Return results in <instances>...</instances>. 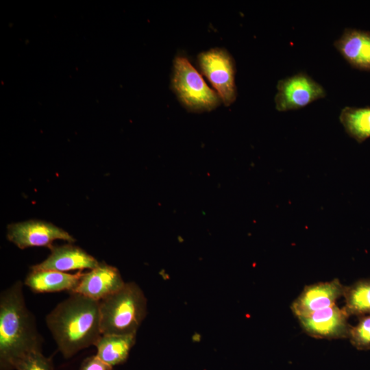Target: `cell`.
I'll list each match as a JSON object with an SVG mask.
<instances>
[{
    "label": "cell",
    "instance_id": "6da1fadb",
    "mask_svg": "<svg viewBox=\"0 0 370 370\" xmlns=\"http://www.w3.org/2000/svg\"><path fill=\"white\" fill-rule=\"evenodd\" d=\"M46 324L58 350L69 358L101 336L99 301L70 293L47 315Z\"/></svg>",
    "mask_w": 370,
    "mask_h": 370
},
{
    "label": "cell",
    "instance_id": "7a4b0ae2",
    "mask_svg": "<svg viewBox=\"0 0 370 370\" xmlns=\"http://www.w3.org/2000/svg\"><path fill=\"white\" fill-rule=\"evenodd\" d=\"M42 338L28 310L23 284L16 281L0 295V370H14L29 353L42 351Z\"/></svg>",
    "mask_w": 370,
    "mask_h": 370
},
{
    "label": "cell",
    "instance_id": "3957f363",
    "mask_svg": "<svg viewBox=\"0 0 370 370\" xmlns=\"http://www.w3.org/2000/svg\"><path fill=\"white\" fill-rule=\"evenodd\" d=\"M102 334H136L147 314V299L135 282H125L119 291L99 301Z\"/></svg>",
    "mask_w": 370,
    "mask_h": 370
},
{
    "label": "cell",
    "instance_id": "277c9868",
    "mask_svg": "<svg viewBox=\"0 0 370 370\" xmlns=\"http://www.w3.org/2000/svg\"><path fill=\"white\" fill-rule=\"evenodd\" d=\"M171 85L180 101L190 111H209L221 101L185 57L177 56L174 60Z\"/></svg>",
    "mask_w": 370,
    "mask_h": 370
},
{
    "label": "cell",
    "instance_id": "5b68a950",
    "mask_svg": "<svg viewBox=\"0 0 370 370\" xmlns=\"http://www.w3.org/2000/svg\"><path fill=\"white\" fill-rule=\"evenodd\" d=\"M202 73L208 79L225 106L236 99L235 64L224 49L215 47L201 52L197 57Z\"/></svg>",
    "mask_w": 370,
    "mask_h": 370
},
{
    "label": "cell",
    "instance_id": "8992f818",
    "mask_svg": "<svg viewBox=\"0 0 370 370\" xmlns=\"http://www.w3.org/2000/svg\"><path fill=\"white\" fill-rule=\"evenodd\" d=\"M277 90L274 100L280 112L304 108L326 95L323 87L303 72L278 81Z\"/></svg>",
    "mask_w": 370,
    "mask_h": 370
},
{
    "label": "cell",
    "instance_id": "52a82bcc",
    "mask_svg": "<svg viewBox=\"0 0 370 370\" xmlns=\"http://www.w3.org/2000/svg\"><path fill=\"white\" fill-rule=\"evenodd\" d=\"M7 238L18 248L45 247L51 249L56 240L73 243L75 239L64 230L41 220H28L10 224Z\"/></svg>",
    "mask_w": 370,
    "mask_h": 370
},
{
    "label": "cell",
    "instance_id": "ba28073f",
    "mask_svg": "<svg viewBox=\"0 0 370 370\" xmlns=\"http://www.w3.org/2000/svg\"><path fill=\"white\" fill-rule=\"evenodd\" d=\"M349 315L336 304L297 318L303 330L316 338H348Z\"/></svg>",
    "mask_w": 370,
    "mask_h": 370
},
{
    "label": "cell",
    "instance_id": "9c48e42d",
    "mask_svg": "<svg viewBox=\"0 0 370 370\" xmlns=\"http://www.w3.org/2000/svg\"><path fill=\"white\" fill-rule=\"evenodd\" d=\"M344 288L345 286L337 278L305 286L291 304V309L297 318L308 316L336 304V300L343 295Z\"/></svg>",
    "mask_w": 370,
    "mask_h": 370
},
{
    "label": "cell",
    "instance_id": "30bf717a",
    "mask_svg": "<svg viewBox=\"0 0 370 370\" xmlns=\"http://www.w3.org/2000/svg\"><path fill=\"white\" fill-rule=\"evenodd\" d=\"M125 284L118 269L102 262L95 268L83 273L78 285L71 293L100 301L119 291Z\"/></svg>",
    "mask_w": 370,
    "mask_h": 370
},
{
    "label": "cell",
    "instance_id": "8fae6325",
    "mask_svg": "<svg viewBox=\"0 0 370 370\" xmlns=\"http://www.w3.org/2000/svg\"><path fill=\"white\" fill-rule=\"evenodd\" d=\"M50 255L42 262L35 264L31 269L54 270L65 272L72 270L92 269L99 262L82 248L65 244L53 246Z\"/></svg>",
    "mask_w": 370,
    "mask_h": 370
},
{
    "label": "cell",
    "instance_id": "7c38bea8",
    "mask_svg": "<svg viewBox=\"0 0 370 370\" xmlns=\"http://www.w3.org/2000/svg\"><path fill=\"white\" fill-rule=\"evenodd\" d=\"M334 45L353 67L370 71V32L345 29Z\"/></svg>",
    "mask_w": 370,
    "mask_h": 370
},
{
    "label": "cell",
    "instance_id": "4fadbf2b",
    "mask_svg": "<svg viewBox=\"0 0 370 370\" xmlns=\"http://www.w3.org/2000/svg\"><path fill=\"white\" fill-rule=\"evenodd\" d=\"M82 275V271L71 274L54 270L31 269L24 284L37 293L64 291L71 293L78 285Z\"/></svg>",
    "mask_w": 370,
    "mask_h": 370
},
{
    "label": "cell",
    "instance_id": "5bb4252c",
    "mask_svg": "<svg viewBox=\"0 0 370 370\" xmlns=\"http://www.w3.org/2000/svg\"><path fill=\"white\" fill-rule=\"evenodd\" d=\"M136 334H102L95 346L97 356L111 367L124 363L136 342Z\"/></svg>",
    "mask_w": 370,
    "mask_h": 370
},
{
    "label": "cell",
    "instance_id": "9a60e30c",
    "mask_svg": "<svg viewBox=\"0 0 370 370\" xmlns=\"http://www.w3.org/2000/svg\"><path fill=\"white\" fill-rule=\"evenodd\" d=\"M339 120L348 135L358 143L370 137V107H345Z\"/></svg>",
    "mask_w": 370,
    "mask_h": 370
},
{
    "label": "cell",
    "instance_id": "2e32d148",
    "mask_svg": "<svg viewBox=\"0 0 370 370\" xmlns=\"http://www.w3.org/2000/svg\"><path fill=\"white\" fill-rule=\"evenodd\" d=\"M344 310L349 316L358 317L370 314V279H362L350 286H345Z\"/></svg>",
    "mask_w": 370,
    "mask_h": 370
},
{
    "label": "cell",
    "instance_id": "e0dca14e",
    "mask_svg": "<svg viewBox=\"0 0 370 370\" xmlns=\"http://www.w3.org/2000/svg\"><path fill=\"white\" fill-rule=\"evenodd\" d=\"M358 322L349 330L348 338L358 350L370 349V314L358 317Z\"/></svg>",
    "mask_w": 370,
    "mask_h": 370
},
{
    "label": "cell",
    "instance_id": "ac0fdd59",
    "mask_svg": "<svg viewBox=\"0 0 370 370\" xmlns=\"http://www.w3.org/2000/svg\"><path fill=\"white\" fill-rule=\"evenodd\" d=\"M15 370H53L51 358L45 356L42 351H34L20 359L14 366Z\"/></svg>",
    "mask_w": 370,
    "mask_h": 370
},
{
    "label": "cell",
    "instance_id": "d6986e66",
    "mask_svg": "<svg viewBox=\"0 0 370 370\" xmlns=\"http://www.w3.org/2000/svg\"><path fill=\"white\" fill-rule=\"evenodd\" d=\"M79 370H113V367L95 355L86 358Z\"/></svg>",
    "mask_w": 370,
    "mask_h": 370
}]
</instances>
